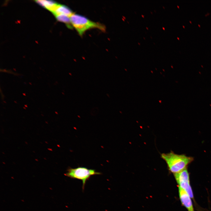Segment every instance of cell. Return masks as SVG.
Listing matches in <instances>:
<instances>
[{"label": "cell", "mask_w": 211, "mask_h": 211, "mask_svg": "<svg viewBox=\"0 0 211 211\" xmlns=\"http://www.w3.org/2000/svg\"><path fill=\"white\" fill-rule=\"evenodd\" d=\"M70 20L73 28L80 36L87 30L93 28H97L103 32L106 30V27L103 24L92 21L80 14L74 13L70 17Z\"/></svg>", "instance_id": "obj_2"}, {"label": "cell", "mask_w": 211, "mask_h": 211, "mask_svg": "<svg viewBox=\"0 0 211 211\" xmlns=\"http://www.w3.org/2000/svg\"><path fill=\"white\" fill-rule=\"evenodd\" d=\"M161 157L166 163L169 170L174 174L187 169L188 165L193 160L192 157L177 154L172 152L163 153Z\"/></svg>", "instance_id": "obj_1"}, {"label": "cell", "mask_w": 211, "mask_h": 211, "mask_svg": "<svg viewBox=\"0 0 211 211\" xmlns=\"http://www.w3.org/2000/svg\"><path fill=\"white\" fill-rule=\"evenodd\" d=\"M55 16L57 21L65 23L68 28L70 29L73 28L70 23V17L61 14L57 15Z\"/></svg>", "instance_id": "obj_8"}, {"label": "cell", "mask_w": 211, "mask_h": 211, "mask_svg": "<svg viewBox=\"0 0 211 211\" xmlns=\"http://www.w3.org/2000/svg\"><path fill=\"white\" fill-rule=\"evenodd\" d=\"M101 174V173L96 171L94 169H89L85 167H78L73 168L69 167L67 169V172L64 175L70 178L81 181L82 182V189L83 191L86 181L92 176Z\"/></svg>", "instance_id": "obj_3"}, {"label": "cell", "mask_w": 211, "mask_h": 211, "mask_svg": "<svg viewBox=\"0 0 211 211\" xmlns=\"http://www.w3.org/2000/svg\"><path fill=\"white\" fill-rule=\"evenodd\" d=\"M35 1L40 6L52 12L55 10L58 4L52 0H37Z\"/></svg>", "instance_id": "obj_7"}, {"label": "cell", "mask_w": 211, "mask_h": 211, "mask_svg": "<svg viewBox=\"0 0 211 211\" xmlns=\"http://www.w3.org/2000/svg\"><path fill=\"white\" fill-rule=\"evenodd\" d=\"M179 187L185 190L191 198H193L192 190L190 184L189 175L187 169L174 174Z\"/></svg>", "instance_id": "obj_4"}, {"label": "cell", "mask_w": 211, "mask_h": 211, "mask_svg": "<svg viewBox=\"0 0 211 211\" xmlns=\"http://www.w3.org/2000/svg\"><path fill=\"white\" fill-rule=\"evenodd\" d=\"M178 191L179 198L183 205L188 211H195L191 198L186 192L179 187Z\"/></svg>", "instance_id": "obj_5"}, {"label": "cell", "mask_w": 211, "mask_h": 211, "mask_svg": "<svg viewBox=\"0 0 211 211\" xmlns=\"http://www.w3.org/2000/svg\"><path fill=\"white\" fill-rule=\"evenodd\" d=\"M52 13L55 16L58 15H64L69 17L74 13L66 6L58 4Z\"/></svg>", "instance_id": "obj_6"}]
</instances>
